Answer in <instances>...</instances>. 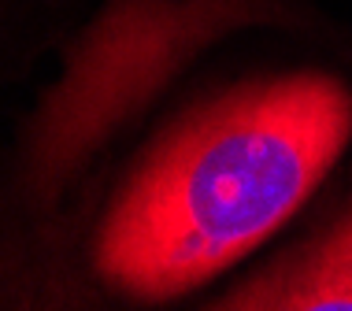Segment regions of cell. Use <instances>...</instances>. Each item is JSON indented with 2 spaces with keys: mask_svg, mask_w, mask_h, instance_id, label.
I'll return each mask as SVG.
<instances>
[{
  "mask_svg": "<svg viewBox=\"0 0 352 311\" xmlns=\"http://www.w3.org/2000/svg\"><path fill=\"white\" fill-rule=\"evenodd\" d=\"M352 134V93L330 74L249 82L193 108L152 145L97 238L100 275L167 300L271 238Z\"/></svg>",
  "mask_w": 352,
  "mask_h": 311,
  "instance_id": "cell-1",
  "label": "cell"
},
{
  "mask_svg": "<svg viewBox=\"0 0 352 311\" xmlns=\"http://www.w3.org/2000/svg\"><path fill=\"white\" fill-rule=\"evenodd\" d=\"M204 311H352V204Z\"/></svg>",
  "mask_w": 352,
  "mask_h": 311,
  "instance_id": "cell-2",
  "label": "cell"
}]
</instances>
